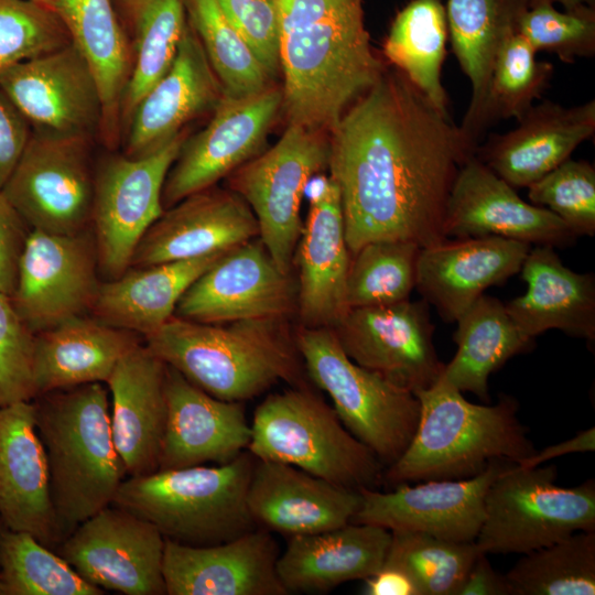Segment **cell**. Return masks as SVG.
Instances as JSON below:
<instances>
[{
    "instance_id": "obj_1",
    "label": "cell",
    "mask_w": 595,
    "mask_h": 595,
    "mask_svg": "<svg viewBox=\"0 0 595 595\" xmlns=\"http://www.w3.org/2000/svg\"><path fill=\"white\" fill-rule=\"evenodd\" d=\"M350 253L380 239H446L448 197L477 144L398 69L386 71L328 131Z\"/></svg>"
},
{
    "instance_id": "obj_2",
    "label": "cell",
    "mask_w": 595,
    "mask_h": 595,
    "mask_svg": "<svg viewBox=\"0 0 595 595\" xmlns=\"http://www.w3.org/2000/svg\"><path fill=\"white\" fill-rule=\"evenodd\" d=\"M288 125L328 132L386 71L363 0H275Z\"/></svg>"
},
{
    "instance_id": "obj_3",
    "label": "cell",
    "mask_w": 595,
    "mask_h": 595,
    "mask_svg": "<svg viewBox=\"0 0 595 595\" xmlns=\"http://www.w3.org/2000/svg\"><path fill=\"white\" fill-rule=\"evenodd\" d=\"M144 342L166 365L220 400H249L279 380L311 387L288 318L209 324L173 315Z\"/></svg>"
},
{
    "instance_id": "obj_4",
    "label": "cell",
    "mask_w": 595,
    "mask_h": 595,
    "mask_svg": "<svg viewBox=\"0 0 595 595\" xmlns=\"http://www.w3.org/2000/svg\"><path fill=\"white\" fill-rule=\"evenodd\" d=\"M43 443L53 506L65 539L78 524L112 504L126 466L110 424L104 382L52 390L32 400Z\"/></svg>"
},
{
    "instance_id": "obj_5",
    "label": "cell",
    "mask_w": 595,
    "mask_h": 595,
    "mask_svg": "<svg viewBox=\"0 0 595 595\" xmlns=\"http://www.w3.org/2000/svg\"><path fill=\"white\" fill-rule=\"evenodd\" d=\"M415 396L420 414L413 437L382 474L392 487L469 478L493 461L518 464L537 451L517 418L518 402L510 396H500L496 404L472 403L442 376Z\"/></svg>"
},
{
    "instance_id": "obj_6",
    "label": "cell",
    "mask_w": 595,
    "mask_h": 595,
    "mask_svg": "<svg viewBox=\"0 0 595 595\" xmlns=\"http://www.w3.org/2000/svg\"><path fill=\"white\" fill-rule=\"evenodd\" d=\"M255 462L246 450L216 466L128 476L111 505L148 520L166 540L192 547L226 542L258 528L247 505Z\"/></svg>"
},
{
    "instance_id": "obj_7",
    "label": "cell",
    "mask_w": 595,
    "mask_h": 595,
    "mask_svg": "<svg viewBox=\"0 0 595 595\" xmlns=\"http://www.w3.org/2000/svg\"><path fill=\"white\" fill-rule=\"evenodd\" d=\"M253 457L295 466L345 488H375L383 465L311 388L268 396L250 423Z\"/></svg>"
},
{
    "instance_id": "obj_8",
    "label": "cell",
    "mask_w": 595,
    "mask_h": 595,
    "mask_svg": "<svg viewBox=\"0 0 595 595\" xmlns=\"http://www.w3.org/2000/svg\"><path fill=\"white\" fill-rule=\"evenodd\" d=\"M306 376L333 401L343 425L382 463L396 462L416 429L420 401L414 392L353 361L333 328H294Z\"/></svg>"
},
{
    "instance_id": "obj_9",
    "label": "cell",
    "mask_w": 595,
    "mask_h": 595,
    "mask_svg": "<svg viewBox=\"0 0 595 595\" xmlns=\"http://www.w3.org/2000/svg\"><path fill=\"white\" fill-rule=\"evenodd\" d=\"M555 465L509 464L489 486L475 540L480 552L508 554L547 547L574 532L595 530V483L555 484Z\"/></svg>"
},
{
    "instance_id": "obj_10",
    "label": "cell",
    "mask_w": 595,
    "mask_h": 595,
    "mask_svg": "<svg viewBox=\"0 0 595 595\" xmlns=\"http://www.w3.org/2000/svg\"><path fill=\"white\" fill-rule=\"evenodd\" d=\"M328 132L289 123L274 145L228 175V187L249 205L258 237L283 272L294 271L305 190L314 176L328 170Z\"/></svg>"
},
{
    "instance_id": "obj_11",
    "label": "cell",
    "mask_w": 595,
    "mask_h": 595,
    "mask_svg": "<svg viewBox=\"0 0 595 595\" xmlns=\"http://www.w3.org/2000/svg\"><path fill=\"white\" fill-rule=\"evenodd\" d=\"M89 140L32 131L1 190L31 230L73 235L90 226L95 175Z\"/></svg>"
},
{
    "instance_id": "obj_12",
    "label": "cell",
    "mask_w": 595,
    "mask_h": 595,
    "mask_svg": "<svg viewBox=\"0 0 595 595\" xmlns=\"http://www.w3.org/2000/svg\"><path fill=\"white\" fill-rule=\"evenodd\" d=\"M183 141L181 133L141 158L113 155L95 175L90 226L98 270L106 280L120 277L130 267L141 237L163 213L164 181Z\"/></svg>"
},
{
    "instance_id": "obj_13",
    "label": "cell",
    "mask_w": 595,
    "mask_h": 595,
    "mask_svg": "<svg viewBox=\"0 0 595 595\" xmlns=\"http://www.w3.org/2000/svg\"><path fill=\"white\" fill-rule=\"evenodd\" d=\"M98 271L93 231L54 235L32 229L10 301L36 334L90 311L100 283Z\"/></svg>"
},
{
    "instance_id": "obj_14",
    "label": "cell",
    "mask_w": 595,
    "mask_h": 595,
    "mask_svg": "<svg viewBox=\"0 0 595 595\" xmlns=\"http://www.w3.org/2000/svg\"><path fill=\"white\" fill-rule=\"evenodd\" d=\"M298 305V281L283 272L259 237L225 251L184 292L174 311L199 323L290 318Z\"/></svg>"
},
{
    "instance_id": "obj_15",
    "label": "cell",
    "mask_w": 595,
    "mask_h": 595,
    "mask_svg": "<svg viewBox=\"0 0 595 595\" xmlns=\"http://www.w3.org/2000/svg\"><path fill=\"white\" fill-rule=\"evenodd\" d=\"M60 555L87 582L126 595H165V539L148 520L109 505L78 524Z\"/></svg>"
},
{
    "instance_id": "obj_16",
    "label": "cell",
    "mask_w": 595,
    "mask_h": 595,
    "mask_svg": "<svg viewBox=\"0 0 595 595\" xmlns=\"http://www.w3.org/2000/svg\"><path fill=\"white\" fill-rule=\"evenodd\" d=\"M282 87L239 99L224 97L204 129L184 139L162 191L164 209L215 186L262 151L282 111Z\"/></svg>"
},
{
    "instance_id": "obj_17",
    "label": "cell",
    "mask_w": 595,
    "mask_h": 595,
    "mask_svg": "<svg viewBox=\"0 0 595 595\" xmlns=\"http://www.w3.org/2000/svg\"><path fill=\"white\" fill-rule=\"evenodd\" d=\"M333 329L353 361L414 393L431 387L443 371L423 299L350 309Z\"/></svg>"
},
{
    "instance_id": "obj_18",
    "label": "cell",
    "mask_w": 595,
    "mask_h": 595,
    "mask_svg": "<svg viewBox=\"0 0 595 595\" xmlns=\"http://www.w3.org/2000/svg\"><path fill=\"white\" fill-rule=\"evenodd\" d=\"M0 89L34 132L90 139L101 128L97 82L72 42L10 67L0 76Z\"/></svg>"
},
{
    "instance_id": "obj_19",
    "label": "cell",
    "mask_w": 595,
    "mask_h": 595,
    "mask_svg": "<svg viewBox=\"0 0 595 595\" xmlns=\"http://www.w3.org/2000/svg\"><path fill=\"white\" fill-rule=\"evenodd\" d=\"M509 462L493 461L479 474L462 479L399 484L390 491L360 488V506L351 522L410 531L436 538L475 541L485 517V498Z\"/></svg>"
},
{
    "instance_id": "obj_20",
    "label": "cell",
    "mask_w": 595,
    "mask_h": 595,
    "mask_svg": "<svg viewBox=\"0 0 595 595\" xmlns=\"http://www.w3.org/2000/svg\"><path fill=\"white\" fill-rule=\"evenodd\" d=\"M446 238L501 237L563 248L577 236L552 212L523 201L475 154L461 166L446 207Z\"/></svg>"
},
{
    "instance_id": "obj_21",
    "label": "cell",
    "mask_w": 595,
    "mask_h": 595,
    "mask_svg": "<svg viewBox=\"0 0 595 595\" xmlns=\"http://www.w3.org/2000/svg\"><path fill=\"white\" fill-rule=\"evenodd\" d=\"M279 547L257 528L232 540L192 547L165 539L167 595H288L277 572Z\"/></svg>"
},
{
    "instance_id": "obj_22",
    "label": "cell",
    "mask_w": 595,
    "mask_h": 595,
    "mask_svg": "<svg viewBox=\"0 0 595 595\" xmlns=\"http://www.w3.org/2000/svg\"><path fill=\"white\" fill-rule=\"evenodd\" d=\"M350 258L339 190L331 176H324L311 197L293 259L299 325L334 328L346 315Z\"/></svg>"
},
{
    "instance_id": "obj_23",
    "label": "cell",
    "mask_w": 595,
    "mask_h": 595,
    "mask_svg": "<svg viewBox=\"0 0 595 595\" xmlns=\"http://www.w3.org/2000/svg\"><path fill=\"white\" fill-rule=\"evenodd\" d=\"M258 236L257 219L245 199L215 185L164 209L141 237L129 268L202 257Z\"/></svg>"
},
{
    "instance_id": "obj_24",
    "label": "cell",
    "mask_w": 595,
    "mask_h": 595,
    "mask_svg": "<svg viewBox=\"0 0 595 595\" xmlns=\"http://www.w3.org/2000/svg\"><path fill=\"white\" fill-rule=\"evenodd\" d=\"M0 522L30 533L47 548L64 540L32 401L0 407Z\"/></svg>"
},
{
    "instance_id": "obj_25",
    "label": "cell",
    "mask_w": 595,
    "mask_h": 595,
    "mask_svg": "<svg viewBox=\"0 0 595 595\" xmlns=\"http://www.w3.org/2000/svg\"><path fill=\"white\" fill-rule=\"evenodd\" d=\"M531 247L494 236L446 238L421 248L415 289L443 321L456 322L489 286L520 272Z\"/></svg>"
},
{
    "instance_id": "obj_26",
    "label": "cell",
    "mask_w": 595,
    "mask_h": 595,
    "mask_svg": "<svg viewBox=\"0 0 595 595\" xmlns=\"http://www.w3.org/2000/svg\"><path fill=\"white\" fill-rule=\"evenodd\" d=\"M165 398L159 469L224 464L248 448L251 428L242 402L208 394L169 365Z\"/></svg>"
},
{
    "instance_id": "obj_27",
    "label": "cell",
    "mask_w": 595,
    "mask_h": 595,
    "mask_svg": "<svg viewBox=\"0 0 595 595\" xmlns=\"http://www.w3.org/2000/svg\"><path fill=\"white\" fill-rule=\"evenodd\" d=\"M360 502L359 490L289 464L258 458L247 491L248 509L257 527L288 538L351 522Z\"/></svg>"
},
{
    "instance_id": "obj_28",
    "label": "cell",
    "mask_w": 595,
    "mask_h": 595,
    "mask_svg": "<svg viewBox=\"0 0 595 595\" xmlns=\"http://www.w3.org/2000/svg\"><path fill=\"white\" fill-rule=\"evenodd\" d=\"M223 98L221 85L188 23L172 66L126 121L125 155L141 158L159 150L180 136L187 122L214 111Z\"/></svg>"
},
{
    "instance_id": "obj_29",
    "label": "cell",
    "mask_w": 595,
    "mask_h": 595,
    "mask_svg": "<svg viewBox=\"0 0 595 595\" xmlns=\"http://www.w3.org/2000/svg\"><path fill=\"white\" fill-rule=\"evenodd\" d=\"M595 132V101L564 107L532 105L512 130L495 134L475 155L512 187H528L561 163Z\"/></svg>"
},
{
    "instance_id": "obj_30",
    "label": "cell",
    "mask_w": 595,
    "mask_h": 595,
    "mask_svg": "<svg viewBox=\"0 0 595 595\" xmlns=\"http://www.w3.org/2000/svg\"><path fill=\"white\" fill-rule=\"evenodd\" d=\"M165 374L166 364L141 343L118 361L106 382L112 437L128 476L159 469L166 421Z\"/></svg>"
},
{
    "instance_id": "obj_31",
    "label": "cell",
    "mask_w": 595,
    "mask_h": 595,
    "mask_svg": "<svg viewBox=\"0 0 595 595\" xmlns=\"http://www.w3.org/2000/svg\"><path fill=\"white\" fill-rule=\"evenodd\" d=\"M288 539L277 562L278 576L288 594L325 593L377 572L386 560L391 532L378 526L348 522Z\"/></svg>"
},
{
    "instance_id": "obj_32",
    "label": "cell",
    "mask_w": 595,
    "mask_h": 595,
    "mask_svg": "<svg viewBox=\"0 0 595 595\" xmlns=\"http://www.w3.org/2000/svg\"><path fill=\"white\" fill-rule=\"evenodd\" d=\"M551 246L531 247L522 267L524 294L506 304L518 328L534 338L549 329L595 340V277L563 264Z\"/></svg>"
},
{
    "instance_id": "obj_33",
    "label": "cell",
    "mask_w": 595,
    "mask_h": 595,
    "mask_svg": "<svg viewBox=\"0 0 595 595\" xmlns=\"http://www.w3.org/2000/svg\"><path fill=\"white\" fill-rule=\"evenodd\" d=\"M140 344L139 334L85 315L36 333L35 397L84 383H106L118 361Z\"/></svg>"
},
{
    "instance_id": "obj_34",
    "label": "cell",
    "mask_w": 595,
    "mask_h": 595,
    "mask_svg": "<svg viewBox=\"0 0 595 595\" xmlns=\"http://www.w3.org/2000/svg\"><path fill=\"white\" fill-rule=\"evenodd\" d=\"M227 250L128 268L120 277L99 283L89 312L101 323L145 337L174 315L188 286Z\"/></svg>"
},
{
    "instance_id": "obj_35",
    "label": "cell",
    "mask_w": 595,
    "mask_h": 595,
    "mask_svg": "<svg viewBox=\"0 0 595 595\" xmlns=\"http://www.w3.org/2000/svg\"><path fill=\"white\" fill-rule=\"evenodd\" d=\"M456 353L441 376L461 392L489 402L488 379L511 357L529 350L534 338L515 324L506 304L483 294L457 320Z\"/></svg>"
},
{
    "instance_id": "obj_36",
    "label": "cell",
    "mask_w": 595,
    "mask_h": 595,
    "mask_svg": "<svg viewBox=\"0 0 595 595\" xmlns=\"http://www.w3.org/2000/svg\"><path fill=\"white\" fill-rule=\"evenodd\" d=\"M54 10L72 43L86 60L97 82L101 104V128L109 142L116 128L131 71L132 54L111 0H58Z\"/></svg>"
},
{
    "instance_id": "obj_37",
    "label": "cell",
    "mask_w": 595,
    "mask_h": 595,
    "mask_svg": "<svg viewBox=\"0 0 595 595\" xmlns=\"http://www.w3.org/2000/svg\"><path fill=\"white\" fill-rule=\"evenodd\" d=\"M528 0H448L446 21L453 52L472 85L459 128L477 144L476 126L486 98L496 53L504 34Z\"/></svg>"
},
{
    "instance_id": "obj_38",
    "label": "cell",
    "mask_w": 595,
    "mask_h": 595,
    "mask_svg": "<svg viewBox=\"0 0 595 595\" xmlns=\"http://www.w3.org/2000/svg\"><path fill=\"white\" fill-rule=\"evenodd\" d=\"M447 21L440 0H412L396 17L383 44L386 58L444 116L442 84Z\"/></svg>"
},
{
    "instance_id": "obj_39",
    "label": "cell",
    "mask_w": 595,
    "mask_h": 595,
    "mask_svg": "<svg viewBox=\"0 0 595 595\" xmlns=\"http://www.w3.org/2000/svg\"><path fill=\"white\" fill-rule=\"evenodd\" d=\"M132 10L136 36L120 108L125 121L172 66L188 24L185 0H140Z\"/></svg>"
},
{
    "instance_id": "obj_40",
    "label": "cell",
    "mask_w": 595,
    "mask_h": 595,
    "mask_svg": "<svg viewBox=\"0 0 595 595\" xmlns=\"http://www.w3.org/2000/svg\"><path fill=\"white\" fill-rule=\"evenodd\" d=\"M506 578L511 595H594L595 530L522 554Z\"/></svg>"
},
{
    "instance_id": "obj_41",
    "label": "cell",
    "mask_w": 595,
    "mask_h": 595,
    "mask_svg": "<svg viewBox=\"0 0 595 595\" xmlns=\"http://www.w3.org/2000/svg\"><path fill=\"white\" fill-rule=\"evenodd\" d=\"M185 7L190 25L221 85L224 97L245 98L273 85V79L216 0H185Z\"/></svg>"
},
{
    "instance_id": "obj_42",
    "label": "cell",
    "mask_w": 595,
    "mask_h": 595,
    "mask_svg": "<svg viewBox=\"0 0 595 595\" xmlns=\"http://www.w3.org/2000/svg\"><path fill=\"white\" fill-rule=\"evenodd\" d=\"M61 555L0 522V595H100Z\"/></svg>"
},
{
    "instance_id": "obj_43",
    "label": "cell",
    "mask_w": 595,
    "mask_h": 595,
    "mask_svg": "<svg viewBox=\"0 0 595 595\" xmlns=\"http://www.w3.org/2000/svg\"><path fill=\"white\" fill-rule=\"evenodd\" d=\"M537 52L518 32L516 22L502 36L493 65L484 106L476 126V139L490 123L519 120L545 89L552 64L539 62Z\"/></svg>"
},
{
    "instance_id": "obj_44",
    "label": "cell",
    "mask_w": 595,
    "mask_h": 595,
    "mask_svg": "<svg viewBox=\"0 0 595 595\" xmlns=\"http://www.w3.org/2000/svg\"><path fill=\"white\" fill-rule=\"evenodd\" d=\"M421 247L412 241L380 239L351 253L346 280L348 309L407 301L415 289Z\"/></svg>"
},
{
    "instance_id": "obj_45",
    "label": "cell",
    "mask_w": 595,
    "mask_h": 595,
    "mask_svg": "<svg viewBox=\"0 0 595 595\" xmlns=\"http://www.w3.org/2000/svg\"><path fill=\"white\" fill-rule=\"evenodd\" d=\"M479 552L475 541L459 542L420 532L393 531L385 562L409 573L421 595H457Z\"/></svg>"
},
{
    "instance_id": "obj_46",
    "label": "cell",
    "mask_w": 595,
    "mask_h": 595,
    "mask_svg": "<svg viewBox=\"0 0 595 595\" xmlns=\"http://www.w3.org/2000/svg\"><path fill=\"white\" fill-rule=\"evenodd\" d=\"M553 0H528L518 12V32L538 53H553L563 62L595 55L594 8L561 12Z\"/></svg>"
},
{
    "instance_id": "obj_47",
    "label": "cell",
    "mask_w": 595,
    "mask_h": 595,
    "mask_svg": "<svg viewBox=\"0 0 595 595\" xmlns=\"http://www.w3.org/2000/svg\"><path fill=\"white\" fill-rule=\"evenodd\" d=\"M71 42L54 9L31 0H0V76L15 64Z\"/></svg>"
},
{
    "instance_id": "obj_48",
    "label": "cell",
    "mask_w": 595,
    "mask_h": 595,
    "mask_svg": "<svg viewBox=\"0 0 595 595\" xmlns=\"http://www.w3.org/2000/svg\"><path fill=\"white\" fill-rule=\"evenodd\" d=\"M531 204L556 215L577 237L595 235V169L567 159L528 186Z\"/></svg>"
},
{
    "instance_id": "obj_49",
    "label": "cell",
    "mask_w": 595,
    "mask_h": 595,
    "mask_svg": "<svg viewBox=\"0 0 595 595\" xmlns=\"http://www.w3.org/2000/svg\"><path fill=\"white\" fill-rule=\"evenodd\" d=\"M34 344L35 334L0 293V407L35 398Z\"/></svg>"
},
{
    "instance_id": "obj_50",
    "label": "cell",
    "mask_w": 595,
    "mask_h": 595,
    "mask_svg": "<svg viewBox=\"0 0 595 595\" xmlns=\"http://www.w3.org/2000/svg\"><path fill=\"white\" fill-rule=\"evenodd\" d=\"M269 76L280 73V25L275 0H216Z\"/></svg>"
},
{
    "instance_id": "obj_51",
    "label": "cell",
    "mask_w": 595,
    "mask_h": 595,
    "mask_svg": "<svg viewBox=\"0 0 595 595\" xmlns=\"http://www.w3.org/2000/svg\"><path fill=\"white\" fill-rule=\"evenodd\" d=\"M31 229L0 191V293L11 295L18 264Z\"/></svg>"
},
{
    "instance_id": "obj_52",
    "label": "cell",
    "mask_w": 595,
    "mask_h": 595,
    "mask_svg": "<svg viewBox=\"0 0 595 595\" xmlns=\"http://www.w3.org/2000/svg\"><path fill=\"white\" fill-rule=\"evenodd\" d=\"M31 133L28 120L0 89V191L15 169Z\"/></svg>"
},
{
    "instance_id": "obj_53",
    "label": "cell",
    "mask_w": 595,
    "mask_h": 595,
    "mask_svg": "<svg viewBox=\"0 0 595 595\" xmlns=\"http://www.w3.org/2000/svg\"><path fill=\"white\" fill-rule=\"evenodd\" d=\"M457 595H511V588L506 575L496 572L487 554L479 552Z\"/></svg>"
},
{
    "instance_id": "obj_54",
    "label": "cell",
    "mask_w": 595,
    "mask_h": 595,
    "mask_svg": "<svg viewBox=\"0 0 595 595\" xmlns=\"http://www.w3.org/2000/svg\"><path fill=\"white\" fill-rule=\"evenodd\" d=\"M364 581V594L367 595H421L409 573L387 562H383L377 572Z\"/></svg>"
},
{
    "instance_id": "obj_55",
    "label": "cell",
    "mask_w": 595,
    "mask_h": 595,
    "mask_svg": "<svg viewBox=\"0 0 595 595\" xmlns=\"http://www.w3.org/2000/svg\"><path fill=\"white\" fill-rule=\"evenodd\" d=\"M595 450V429L594 426L578 432L575 436L550 445L530 457L515 464L520 468H532L544 464L545 462L571 453L593 452Z\"/></svg>"
},
{
    "instance_id": "obj_56",
    "label": "cell",
    "mask_w": 595,
    "mask_h": 595,
    "mask_svg": "<svg viewBox=\"0 0 595 595\" xmlns=\"http://www.w3.org/2000/svg\"><path fill=\"white\" fill-rule=\"evenodd\" d=\"M561 3L567 11H578L586 8H594L595 0H553Z\"/></svg>"
},
{
    "instance_id": "obj_57",
    "label": "cell",
    "mask_w": 595,
    "mask_h": 595,
    "mask_svg": "<svg viewBox=\"0 0 595 595\" xmlns=\"http://www.w3.org/2000/svg\"><path fill=\"white\" fill-rule=\"evenodd\" d=\"M31 1L54 9L58 0H31Z\"/></svg>"
},
{
    "instance_id": "obj_58",
    "label": "cell",
    "mask_w": 595,
    "mask_h": 595,
    "mask_svg": "<svg viewBox=\"0 0 595 595\" xmlns=\"http://www.w3.org/2000/svg\"><path fill=\"white\" fill-rule=\"evenodd\" d=\"M130 7L133 9V7L140 1V0H126Z\"/></svg>"
}]
</instances>
